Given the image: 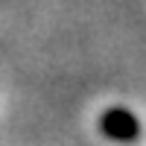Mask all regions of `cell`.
Listing matches in <instances>:
<instances>
[{
  "label": "cell",
  "instance_id": "cell-1",
  "mask_svg": "<svg viewBox=\"0 0 146 146\" xmlns=\"http://www.w3.org/2000/svg\"><path fill=\"white\" fill-rule=\"evenodd\" d=\"M100 131L105 137H111L117 143H131V140H137L140 135V123H137V117L129 111V108H108V111H102L100 117Z\"/></svg>",
  "mask_w": 146,
  "mask_h": 146
}]
</instances>
